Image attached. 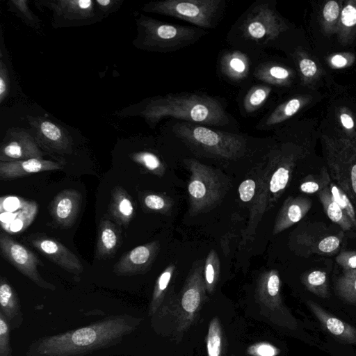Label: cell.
<instances>
[{"mask_svg": "<svg viewBox=\"0 0 356 356\" xmlns=\"http://www.w3.org/2000/svg\"><path fill=\"white\" fill-rule=\"evenodd\" d=\"M138 321L127 315L109 317L65 333L40 338L27 350L29 356H81L114 346L135 329Z\"/></svg>", "mask_w": 356, "mask_h": 356, "instance_id": "6da1fadb", "label": "cell"}, {"mask_svg": "<svg viewBox=\"0 0 356 356\" xmlns=\"http://www.w3.org/2000/svg\"><path fill=\"white\" fill-rule=\"evenodd\" d=\"M138 105L127 108L119 115H139L152 127L167 117L212 126H224L229 122L220 102L204 95L169 94L151 98Z\"/></svg>", "mask_w": 356, "mask_h": 356, "instance_id": "7a4b0ae2", "label": "cell"}, {"mask_svg": "<svg viewBox=\"0 0 356 356\" xmlns=\"http://www.w3.org/2000/svg\"><path fill=\"white\" fill-rule=\"evenodd\" d=\"M137 49L159 53L177 51L197 41L206 32L188 26L165 23L144 15L135 18Z\"/></svg>", "mask_w": 356, "mask_h": 356, "instance_id": "3957f363", "label": "cell"}, {"mask_svg": "<svg viewBox=\"0 0 356 356\" xmlns=\"http://www.w3.org/2000/svg\"><path fill=\"white\" fill-rule=\"evenodd\" d=\"M175 135L193 149L216 156L233 159L241 156L245 140L239 135L213 130L191 122L177 123Z\"/></svg>", "mask_w": 356, "mask_h": 356, "instance_id": "277c9868", "label": "cell"}, {"mask_svg": "<svg viewBox=\"0 0 356 356\" xmlns=\"http://www.w3.org/2000/svg\"><path fill=\"white\" fill-rule=\"evenodd\" d=\"M225 8L222 0H163L145 3L143 10L179 18L200 28H214Z\"/></svg>", "mask_w": 356, "mask_h": 356, "instance_id": "5b68a950", "label": "cell"}, {"mask_svg": "<svg viewBox=\"0 0 356 356\" xmlns=\"http://www.w3.org/2000/svg\"><path fill=\"white\" fill-rule=\"evenodd\" d=\"M323 147L328 172L356 207V149L347 136H323Z\"/></svg>", "mask_w": 356, "mask_h": 356, "instance_id": "8992f818", "label": "cell"}, {"mask_svg": "<svg viewBox=\"0 0 356 356\" xmlns=\"http://www.w3.org/2000/svg\"><path fill=\"white\" fill-rule=\"evenodd\" d=\"M35 4L51 12L54 29L88 26L104 19L93 0H38Z\"/></svg>", "mask_w": 356, "mask_h": 356, "instance_id": "52a82bcc", "label": "cell"}, {"mask_svg": "<svg viewBox=\"0 0 356 356\" xmlns=\"http://www.w3.org/2000/svg\"><path fill=\"white\" fill-rule=\"evenodd\" d=\"M343 231H332L321 222L307 225L295 236L298 252L304 257L311 254L332 255L338 252Z\"/></svg>", "mask_w": 356, "mask_h": 356, "instance_id": "ba28073f", "label": "cell"}, {"mask_svg": "<svg viewBox=\"0 0 356 356\" xmlns=\"http://www.w3.org/2000/svg\"><path fill=\"white\" fill-rule=\"evenodd\" d=\"M191 175L188 191L192 208L202 210L216 202L220 196V184L214 171L195 160L186 161Z\"/></svg>", "mask_w": 356, "mask_h": 356, "instance_id": "9c48e42d", "label": "cell"}, {"mask_svg": "<svg viewBox=\"0 0 356 356\" xmlns=\"http://www.w3.org/2000/svg\"><path fill=\"white\" fill-rule=\"evenodd\" d=\"M0 250L6 260L38 286L51 291L56 289L55 285L41 277L38 266L43 264L35 254L3 232L0 234Z\"/></svg>", "mask_w": 356, "mask_h": 356, "instance_id": "30bf717a", "label": "cell"}, {"mask_svg": "<svg viewBox=\"0 0 356 356\" xmlns=\"http://www.w3.org/2000/svg\"><path fill=\"white\" fill-rule=\"evenodd\" d=\"M31 134L40 149L51 154L69 155L73 151V140L60 124L44 117L26 116Z\"/></svg>", "mask_w": 356, "mask_h": 356, "instance_id": "8fae6325", "label": "cell"}, {"mask_svg": "<svg viewBox=\"0 0 356 356\" xmlns=\"http://www.w3.org/2000/svg\"><path fill=\"white\" fill-rule=\"evenodd\" d=\"M287 29L282 19L270 6H255L244 22L243 31L246 38L255 42H269Z\"/></svg>", "mask_w": 356, "mask_h": 356, "instance_id": "7c38bea8", "label": "cell"}, {"mask_svg": "<svg viewBox=\"0 0 356 356\" xmlns=\"http://www.w3.org/2000/svg\"><path fill=\"white\" fill-rule=\"evenodd\" d=\"M43 152L32 134L19 127L7 130L0 147V161L42 158Z\"/></svg>", "mask_w": 356, "mask_h": 356, "instance_id": "4fadbf2b", "label": "cell"}, {"mask_svg": "<svg viewBox=\"0 0 356 356\" xmlns=\"http://www.w3.org/2000/svg\"><path fill=\"white\" fill-rule=\"evenodd\" d=\"M27 240L35 249L63 270L76 275L83 271L79 259L56 239L44 234H33Z\"/></svg>", "mask_w": 356, "mask_h": 356, "instance_id": "5bb4252c", "label": "cell"}, {"mask_svg": "<svg viewBox=\"0 0 356 356\" xmlns=\"http://www.w3.org/2000/svg\"><path fill=\"white\" fill-rule=\"evenodd\" d=\"M159 249L157 242L138 245L120 257L113 266V272L120 276H131L145 273L153 262Z\"/></svg>", "mask_w": 356, "mask_h": 356, "instance_id": "9a60e30c", "label": "cell"}, {"mask_svg": "<svg viewBox=\"0 0 356 356\" xmlns=\"http://www.w3.org/2000/svg\"><path fill=\"white\" fill-rule=\"evenodd\" d=\"M82 203L81 193L74 189L58 193L51 202L49 213L54 221L61 227L69 228L76 222Z\"/></svg>", "mask_w": 356, "mask_h": 356, "instance_id": "2e32d148", "label": "cell"}, {"mask_svg": "<svg viewBox=\"0 0 356 356\" xmlns=\"http://www.w3.org/2000/svg\"><path fill=\"white\" fill-rule=\"evenodd\" d=\"M307 305L319 321L323 330L336 341L344 344L356 345L355 327L332 315L312 300H307Z\"/></svg>", "mask_w": 356, "mask_h": 356, "instance_id": "e0dca14e", "label": "cell"}, {"mask_svg": "<svg viewBox=\"0 0 356 356\" xmlns=\"http://www.w3.org/2000/svg\"><path fill=\"white\" fill-rule=\"evenodd\" d=\"M61 163L43 158L3 162L0 161V179L10 180L32 174L61 170Z\"/></svg>", "mask_w": 356, "mask_h": 356, "instance_id": "ac0fdd59", "label": "cell"}, {"mask_svg": "<svg viewBox=\"0 0 356 356\" xmlns=\"http://www.w3.org/2000/svg\"><path fill=\"white\" fill-rule=\"evenodd\" d=\"M122 243L119 227L109 219H102L97 229L95 257L98 260L112 258Z\"/></svg>", "mask_w": 356, "mask_h": 356, "instance_id": "d6986e66", "label": "cell"}, {"mask_svg": "<svg viewBox=\"0 0 356 356\" xmlns=\"http://www.w3.org/2000/svg\"><path fill=\"white\" fill-rule=\"evenodd\" d=\"M312 206V201L303 196L289 197L284 202L277 218L274 232L284 231L300 221Z\"/></svg>", "mask_w": 356, "mask_h": 356, "instance_id": "ffe728a7", "label": "cell"}, {"mask_svg": "<svg viewBox=\"0 0 356 356\" xmlns=\"http://www.w3.org/2000/svg\"><path fill=\"white\" fill-rule=\"evenodd\" d=\"M108 211L112 219L120 226H127L134 218V201L123 188L118 186L113 189Z\"/></svg>", "mask_w": 356, "mask_h": 356, "instance_id": "44dd1931", "label": "cell"}, {"mask_svg": "<svg viewBox=\"0 0 356 356\" xmlns=\"http://www.w3.org/2000/svg\"><path fill=\"white\" fill-rule=\"evenodd\" d=\"M300 156V152L293 151L277 156L276 163L277 165L269 183V189L271 193H280L287 186L293 170Z\"/></svg>", "mask_w": 356, "mask_h": 356, "instance_id": "7402d4cb", "label": "cell"}, {"mask_svg": "<svg viewBox=\"0 0 356 356\" xmlns=\"http://www.w3.org/2000/svg\"><path fill=\"white\" fill-rule=\"evenodd\" d=\"M38 207L34 202L24 201L17 212L9 211L1 220L2 227L9 232H19L25 229L33 222Z\"/></svg>", "mask_w": 356, "mask_h": 356, "instance_id": "603a6c76", "label": "cell"}, {"mask_svg": "<svg viewBox=\"0 0 356 356\" xmlns=\"http://www.w3.org/2000/svg\"><path fill=\"white\" fill-rule=\"evenodd\" d=\"M337 35L339 42L343 46L351 44L356 38V0L344 2Z\"/></svg>", "mask_w": 356, "mask_h": 356, "instance_id": "cb8c5ba5", "label": "cell"}, {"mask_svg": "<svg viewBox=\"0 0 356 356\" xmlns=\"http://www.w3.org/2000/svg\"><path fill=\"white\" fill-rule=\"evenodd\" d=\"M309 101L305 96H296L279 105L263 123L268 128L280 124L297 113Z\"/></svg>", "mask_w": 356, "mask_h": 356, "instance_id": "d4e9b609", "label": "cell"}, {"mask_svg": "<svg viewBox=\"0 0 356 356\" xmlns=\"http://www.w3.org/2000/svg\"><path fill=\"white\" fill-rule=\"evenodd\" d=\"M1 312L10 324L17 317L21 318L20 305L17 294L5 277L0 278Z\"/></svg>", "mask_w": 356, "mask_h": 356, "instance_id": "484cf974", "label": "cell"}, {"mask_svg": "<svg viewBox=\"0 0 356 356\" xmlns=\"http://www.w3.org/2000/svg\"><path fill=\"white\" fill-rule=\"evenodd\" d=\"M318 197L330 220L337 224L343 232H350L354 229L352 222L333 199L327 187L320 191Z\"/></svg>", "mask_w": 356, "mask_h": 356, "instance_id": "4316f807", "label": "cell"}, {"mask_svg": "<svg viewBox=\"0 0 356 356\" xmlns=\"http://www.w3.org/2000/svg\"><path fill=\"white\" fill-rule=\"evenodd\" d=\"M0 33V103L1 104L10 95L13 72L2 30Z\"/></svg>", "mask_w": 356, "mask_h": 356, "instance_id": "83f0119b", "label": "cell"}, {"mask_svg": "<svg viewBox=\"0 0 356 356\" xmlns=\"http://www.w3.org/2000/svg\"><path fill=\"white\" fill-rule=\"evenodd\" d=\"M301 282L315 296L322 298L330 296L328 278L325 271L313 270L305 272L301 276Z\"/></svg>", "mask_w": 356, "mask_h": 356, "instance_id": "f1b7e54d", "label": "cell"}, {"mask_svg": "<svg viewBox=\"0 0 356 356\" xmlns=\"http://www.w3.org/2000/svg\"><path fill=\"white\" fill-rule=\"evenodd\" d=\"M8 10L22 19L27 26L38 34L43 33L42 21L30 8L26 0H10L7 2Z\"/></svg>", "mask_w": 356, "mask_h": 356, "instance_id": "f546056e", "label": "cell"}, {"mask_svg": "<svg viewBox=\"0 0 356 356\" xmlns=\"http://www.w3.org/2000/svg\"><path fill=\"white\" fill-rule=\"evenodd\" d=\"M335 291L344 302L356 305V269L343 270L336 280Z\"/></svg>", "mask_w": 356, "mask_h": 356, "instance_id": "4dcf8cb0", "label": "cell"}, {"mask_svg": "<svg viewBox=\"0 0 356 356\" xmlns=\"http://www.w3.org/2000/svg\"><path fill=\"white\" fill-rule=\"evenodd\" d=\"M342 3V1L330 0L327 1L323 7L321 24L324 33L328 35L337 33Z\"/></svg>", "mask_w": 356, "mask_h": 356, "instance_id": "1f68e13d", "label": "cell"}, {"mask_svg": "<svg viewBox=\"0 0 356 356\" xmlns=\"http://www.w3.org/2000/svg\"><path fill=\"white\" fill-rule=\"evenodd\" d=\"M293 72L291 70L277 65L261 67L255 74L257 79L275 85H286L290 83Z\"/></svg>", "mask_w": 356, "mask_h": 356, "instance_id": "d6a6232c", "label": "cell"}, {"mask_svg": "<svg viewBox=\"0 0 356 356\" xmlns=\"http://www.w3.org/2000/svg\"><path fill=\"white\" fill-rule=\"evenodd\" d=\"M332 179L326 167H323L316 175L307 176L300 185V190L305 193L314 194L327 188Z\"/></svg>", "mask_w": 356, "mask_h": 356, "instance_id": "836d02e7", "label": "cell"}, {"mask_svg": "<svg viewBox=\"0 0 356 356\" xmlns=\"http://www.w3.org/2000/svg\"><path fill=\"white\" fill-rule=\"evenodd\" d=\"M222 65L225 73L235 79L245 76L248 70L246 58L238 52L226 56L222 60Z\"/></svg>", "mask_w": 356, "mask_h": 356, "instance_id": "e575fe53", "label": "cell"}, {"mask_svg": "<svg viewBox=\"0 0 356 356\" xmlns=\"http://www.w3.org/2000/svg\"><path fill=\"white\" fill-rule=\"evenodd\" d=\"M327 188L334 201L341 207L356 230V207L344 191L334 181H332Z\"/></svg>", "mask_w": 356, "mask_h": 356, "instance_id": "d590c367", "label": "cell"}, {"mask_svg": "<svg viewBox=\"0 0 356 356\" xmlns=\"http://www.w3.org/2000/svg\"><path fill=\"white\" fill-rule=\"evenodd\" d=\"M201 266L195 270L193 277L194 284L190 286L184 292L181 298V305L185 311L192 313L198 307L200 302V293L197 287V281L201 275Z\"/></svg>", "mask_w": 356, "mask_h": 356, "instance_id": "8d00e7d4", "label": "cell"}, {"mask_svg": "<svg viewBox=\"0 0 356 356\" xmlns=\"http://www.w3.org/2000/svg\"><path fill=\"white\" fill-rule=\"evenodd\" d=\"M270 91L271 88L266 86H259L252 88L244 99L245 110L248 113L256 111L264 103Z\"/></svg>", "mask_w": 356, "mask_h": 356, "instance_id": "74e56055", "label": "cell"}, {"mask_svg": "<svg viewBox=\"0 0 356 356\" xmlns=\"http://www.w3.org/2000/svg\"><path fill=\"white\" fill-rule=\"evenodd\" d=\"M130 157L134 161L156 175H161L163 172V164L159 159L153 153L138 152L133 153Z\"/></svg>", "mask_w": 356, "mask_h": 356, "instance_id": "f35d334b", "label": "cell"}, {"mask_svg": "<svg viewBox=\"0 0 356 356\" xmlns=\"http://www.w3.org/2000/svg\"><path fill=\"white\" fill-rule=\"evenodd\" d=\"M221 350V333L218 321L214 318L210 323L207 337L209 356H220Z\"/></svg>", "mask_w": 356, "mask_h": 356, "instance_id": "ab89813d", "label": "cell"}, {"mask_svg": "<svg viewBox=\"0 0 356 356\" xmlns=\"http://www.w3.org/2000/svg\"><path fill=\"white\" fill-rule=\"evenodd\" d=\"M299 70L305 83L312 82L319 73L318 67L314 60L306 54H300L298 58Z\"/></svg>", "mask_w": 356, "mask_h": 356, "instance_id": "60d3db41", "label": "cell"}, {"mask_svg": "<svg viewBox=\"0 0 356 356\" xmlns=\"http://www.w3.org/2000/svg\"><path fill=\"white\" fill-rule=\"evenodd\" d=\"M356 56L351 52H340L331 54L327 59L329 67L339 70L350 67L355 62Z\"/></svg>", "mask_w": 356, "mask_h": 356, "instance_id": "b9f144b4", "label": "cell"}, {"mask_svg": "<svg viewBox=\"0 0 356 356\" xmlns=\"http://www.w3.org/2000/svg\"><path fill=\"white\" fill-rule=\"evenodd\" d=\"M173 266H168L167 268L161 274L156 281L151 305L152 312H153L154 309L156 308V305L159 302L163 292L168 285L173 271Z\"/></svg>", "mask_w": 356, "mask_h": 356, "instance_id": "7bdbcfd3", "label": "cell"}, {"mask_svg": "<svg viewBox=\"0 0 356 356\" xmlns=\"http://www.w3.org/2000/svg\"><path fill=\"white\" fill-rule=\"evenodd\" d=\"M9 324L6 318L0 312V356H11Z\"/></svg>", "mask_w": 356, "mask_h": 356, "instance_id": "ee69618b", "label": "cell"}, {"mask_svg": "<svg viewBox=\"0 0 356 356\" xmlns=\"http://www.w3.org/2000/svg\"><path fill=\"white\" fill-rule=\"evenodd\" d=\"M339 123L345 130L347 137L356 136V122L351 111L346 107H341L338 111Z\"/></svg>", "mask_w": 356, "mask_h": 356, "instance_id": "f6af8a7d", "label": "cell"}, {"mask_svg": "<svg viewBox=\"0 0 356 356\" xmlns=\"http://www.w3.org/2000/svg\"><path fill=\"white\" fill-rule=\"evenodd\" d=\"M219 261L215 251L212 250L207 257L204 266V275L208 286H212L219 272Z\"/></svg>", "mask_w": 356, "mask_h": 356, "instance_id": "bcb514c9", "label": "cell"}, {"mask_svg": "<svg viewBox=\"0 0 356 356\" xmlns=\"http://www.w3.org/2000/svg\"><path fill=\"white\" fill-rule=\"evenodd\" d=\"M141 201L146 209L152 211L164 210L168 205L165 198L154 193L144 195L141 197Z\"/></svg>", "mask_w": 356, "mask_h": 356, "instance_id": "7dc6e473", "label": "cell"}, {"mask_svg": "<svg viewBox=\"0 0 356 356\" xmlns=\"http://www.w3.org/2000/svg\"><path fill=\"white\" fill-rule=\"evenodd\" d=\"M97 6L104 18L108 17L111 13L118 11L124 0H95Z\"/></svg>", "mask_w": 356, "mask_h": 356, "instance_id": "c3c4849f", "label": "cell"}, {"mask_svg": "<svg viewBox=\"0 0 356 356\" xmlns=\"http://www.w3.org/2000/svg\"><path fill=\"white\" fill-rule=\"evenodd\" d=\"M280 279L276 270H271L266 275V290L269 296L279 299Z\"/></svg>", "mask_w": 356, "mask_h": 356, "instance_id": "681fc988", "label": "cell"}, {"mask_svg": "<svg viewBox=\"0 0 356 356\" xmlns=\"http://www.w3.org/2000/svg\"><path fill=\"white\" fill-rule=\"evenodd\" d=\"M336 261L343 270L356 269V251H343L336 257Z\"/></svg>", "mask_w": 356, "mask_h": 356, "instance_id": "f907efd6", "label": "cell"}, {"mask_svg": "<svg viewBox=\"0 0 356 356\" xmlns=\"http://www.w3.org/2000/svg\"><path fill=\"white\" fill-rule=\"evenodd\" d=\"M255 187L254 180L251 179L244 180L238 188L240 199L244 202L250 201L254 195Z\"/></svg>", "mask_w": 356, "mask_h": 356, "instance_id": "816d5d0a", "label": "cell"}, {"mask_svg": "<svg viewBox=\"0 0 356 356\" xmlns=\"http://www.w3.org/2000/svg\"><path fill=\"white\" fill-rule=\"evenodd\" d=\"M250 351L257 356H275L278 350L274 346L268 343H259L252 347Z\"/></svg>", "mask_w": 356, "mask_h": 356, "instance_id": "f5cc1de1", "label": "cell"}, {"mask_svg": "<svg viewBox=\"0 0 356 356\" xmlns=\"http://www.w3.org/2000/svg\"><path fill=\"white\" fill-rule=\"evenodd\" d=\"M349 138V137H348ZM351 139L355 149H356V136H354V137H352V138H349Z\"/></svg>", "mask_w": 356, "mask_h": 356, "instance_id": "db71d44e", "label": "cell"}]
</instances>
